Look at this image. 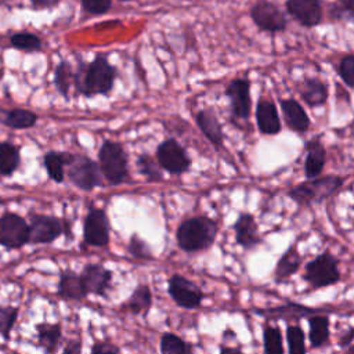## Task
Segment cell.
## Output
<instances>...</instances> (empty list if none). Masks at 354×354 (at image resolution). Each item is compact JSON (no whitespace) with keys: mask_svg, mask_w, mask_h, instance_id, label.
I'll list each match as a JSON object with an SVG mask.
<instances>
[{"mask_svg":"<svg viewBox=\"0 0 354 354\" xmlns=\"http://www.w3.org/2000/svg\"><path fill=\"white\" fill-rule=\"evenodd\" d=\"M127 250L136 259H140V260H151L152 259L151 248L137 234L131 235L129 245H127Z\"/></svg>","mask_w":354,"mask_h":354,"instance_id":"8d00e7d4","label":"cell"},{"mask_svg":"<svg viewBox=\"0 0 354 354\" xmlns=\"http://www.w3.org/2000/svg\"><path fill=\"white\" fill-rule=\"evenodd\" d=\"M160 354H194L192 346L176 333L165 332L159 342Z\"/></svg>","mask_w":354,"mask_h":354,"instance_id":"f546056e","label":"cell"},{"mask_svg":"<svg viewBox=\"0 0 354 354\" xmlns=\"http://www.w3.org/2000/svg\"><path fill=\"white\" fill-rule=\"evenodd\" d=\"M64 232V223L53 216L32 214L29 224V241L33 243H50Z\"/></svg>","mask_w":354,"mask_h":354,"instance_id":"8fae6325","label":"cell"},{"mask_svg":"<svg viewBox=\"0 0 354 354\" xmlns=\"http://www.w3.org/2000/svg\"><path fill=\"white\" fill-rule=\"evenodd\" d=\"M344 354H354V344L348 346V348L346 350V353H344Z\"/></svg>","mask_w":354,"mask_h":354,"instance_id":"7dc6e473","label":"cell"},{"mask_svg":"<svg viewBox=\"0 0 354 354\" xmlns=\"http://www.w3.org/2000/svg\"><path fill=\"white\" fill-rule=\"evenodd\" d=\"M195 120L203 136L217 148L223 147L224 134L217 116L210 109H202L195 115Z\"/></svg>","mask_w":354,"mask_h":354,"instance_id":"ffe728a7","label":"cell"},{"mask_svg":"<svg viewBox=\"0 0 354 354\" xmlns=\"http://www.w3.org/2000/svg\"><path fill=\"white\" fill-rule=\"evenodd\" d=\"M84 242L90 246L102 248L109 243V221L104 210L91 209L84 218Z\"/></svg>","mask_w":354,"mask_h":354,"instance_id":"30bf717a","label":"cell"},{"mask_svg":"<svg viewBox=\"0 0 354 354\" xmlns=\"http://www.w3.org/2000/svg\"><path fill=\"white\" fill-rule=\"evenodd\" d=\"M286 10L304 26H315L322 21L319 0H288Z\"/></svg>","mask_w":354,"mask_h":354,"instance_id":"2e32d148","label":"cell"},{"mask_svg":"<svg viewBox=\"0 0 354 354\" xmlns=\"http://www.w3.org/2000/svg\"><path fill=\"white\" fill-rule=\"evenodd\" d=\"M19 165V149L8 142H0V174H12Z\"/></svg>","mask_w":354,"mask_h":354,"instance_id":"4dcf8cb0","label":"cell"},{"mask_svg":"<svg viewBox=\"0 0 354 354\" xmlns=\"http://www.w3.org/2000/svg\"><path fill=\"white\" fill-rule=\"evenodd\" d=\"M353 337H354V329L348 330L347 333H344V335L342 336L340 344H342V346H348V344H350V342L353 340Z\"/></svg>","mask_w":354,"mask_h":354,"instance_id":"bcb514c9","label":"cell"},{"mask_svg":"<svg viewBox=\"0 0 354 354\" xmlns=\"http://www.w3.org/2000/svg\"><path fill=\"white\" fill-rule=\"evenodd\" d=\"M263 344L264 354H283L282 335L278 326L267 324L263 329Z\"/></svg>","mask_w":354,"mask_h":354,"instance_id":"1f68e13d","label":"cell"},{"mask_svg":"<svg viewBox=\"0 0 354 354\" xmlns=\"http://www.w3.org/2000/svg\"><path fill=\"white\" fill-rule=\"evenodd\" d=\"M156 160L163 170L173 176H181L191 166V159L185 148L174 138L165 140L158 145Z\"/></svg>","mask_w":354,"mask_h":354,"instance_id":"52a82bcc","label":"cell"},{"mask_svg":"<svg viewBox=\"0 0 354 354\" xmlns=\"http://www.w3.org/2000/svg\"><path fill=\"white\" fill-rule=\"evenodd\" d=\"M73 79H75V73L72 72V68L68 62L62 61L58 64V66L55 68V73H54V83H55V87L58 88V91L68 97V93H69V88H71V84L73 83Z\"/></svg>","mask_w":354,"mask_h":354,"instance_id":"836d02e7","label":"cell"},{"mask_svg":"<svg viewBox=\"0 0 354 354\" xmlns=\"http://www.w3.org/2000/svg\"><path fill=\"white\" fill-rule=\"evenodd\" d=\"M10 44L18 50L25 51H37L43 47V43L39 36L28 32H19L10 37Z\"/></svg>","mask_w":354,"mask_h":354,"instance_id":"d590c367","label":"cell"},{"mask_svg":"<svg viewBox=\"0 0 354 354\" xmlns=\"http://www.w3.org/2000/svg\"><path fill=\"white\" fill-rule=\"evenodd\" d=\"M101 174L102 173H101L100 165L84 155L72 153L66 165L68 178L75 187L83 191H91L93 188L101 185V181H102Z\"/></svg>","mask_w":354,"mask_h":354,"instance_id":"8992f818","label":"cell"},{"mask_svg":"<svg viewBox=\"0 0 354 354\" xmlns=\"http://www.w3.org/2000/svg\"><path fill=\"white\" fill-rule=\"evenodd\" d=\"M137 167L140 170V173L152 183H158L163 180V174H162V167L159 166L158 160H155L152 156L144 153L141 156H138L137 159Z\"/></svg>","mask_w":354,"mask_h":354,"instance_id":"d6a6232c","label":"cell"},{"mask_svg":"<svg viewBox=\"0 0 354 354\" xmlns=\"http://www.w3.org/2000/svg\"><path fill=\"white\" fill-rule=\"evenodd\" d=\"M58 295L65 300H82L87 296L80 275H76L71 271L61 274L58 282Z\"/></svg>","mask_w":354,"mask_h":354,"instance_id":"cb8c5ba5","label":"cell"},{"mask_svg":"<svg viewBox=\"0 0 354 354\" xmlns=\"http://www.w3.org/2000/svg\"><path fill=\"white\" fill-rule=\"evenodd\" d=\"M80 279L87 295L105 296L111 289L112 272L101 264H87L80 274Z\"/></svg>","mask_w":354,"mask_h":354,"instance_id":"4fadbf2b","label":"cell"},{"mask_svg":"<svg viewBox=\"0 0 354 354\" xmlns=\"http://www.w3.org/2000/svg\"><path fill=\"white\" fill-rule=\"evenodd\" d=\"M257 127L263 134L274 136L281 130V120L275 104L271 100L261 98L256 106Z\"/></svg>","mask_w":354,"mask_h":354,"instance_id":"e0dca14e","label":"cell"},{"mask_svg":"<svg viewBox=\"0 0 354 354\" xmlns=\"http://www.w3.org/2000/svg\"><path fill=\"white\" fill-rule=\"evenodd\" d=\"M259 314L275 319V318H301L306 315H314L318 313V310L314 308H308L304 307L299 303H288L285 306L281 307H275V308H267V310H259Z\"/></svg>","mask_w":354,"mask_h":354,"instance_id":"484cf974","label":"cell"},{"mask_svg":"<svg viewBox=\"0 0 354 354\" xmlns=\"http://www.w3.org/2000/svg\"><path fill=\"white\" fill-rule=\"evenodd\" d=\"M218 354H245L241 348L238 347H230V346H221Z\"/></svg>","mask_w":354,"mask_h":354,"instance_id":"f6af8a7d","label":"cell"},{"mask_svg":"<svg viewBox=\"0 0 354 354\" xmlns=\"http://www.w3.org/2000/svg\"><path fill=\"white\" fill-rule=\"evenodd\" d=\"M339 10L346 11L348 14H354V0H337Z\"/></svg>","mask_w":354,"mask_h":354,"instance_id":"ee69618b","label":"cell"},{"mask_svg":"<svg viewBox=\"0 0 354 354\" xmlns=\"http://www.w3.org/2000/svg\"><path fill=\"white\" fill-rule=\"evenodd\" d=\"M301 266V256L296 246H290L285 250V253L278 259L274 268V281L281 283L290 278Z\"/></svg>","mask_w":354,"mask_h":354,"instance_id":"44dd1931","label":"cell"},{"mask_svg":"<svg viewBox=\"0 0 354 354\" xmlns=\"http://www.w3.org/2000/svg\"><path fill=\"white\" fill-rule=\"evenodd\" d=\"M100 169L109 184H122L129 176L127 155L123 147L115 141H104L98 152Z\"/></svg>","mask_w":354,"mask_h":354,"instance_id":"5b68a950","label":"cell"},{"mask_svg":"<svg viewBox=\"0 0 354 354\" xmlns=\"http://www.w3.org/2000/svg\"><path fill=\"white\" fill-rule=\"evenodd\" d=\"M18 310L15 307H0V335L8 340L10 332L17 321Z\"/></svg>","mask_w":354,"mask_h":354,"instance_id":"74e56055","label":"cell"},{"mask_svg":"<svg viewBox=\"0 0 354 354\" xmlns=\"http://www.w3.org/2000/svg\"><path fill=\"white\" fill-rule=\"evenodd\" d=\"M167 292L173 301L183 308L194 310L201 307L205 295L195 282L180 274H173L167 281Z\"/></svg>","mask_w":354,"mask_h":354,"instance_id":"ba28073f","label":"cell"},{"mask_svg":"<svg viewBox=\"0 0 354 354\" xmlns=\"http://www.w3.org/2000/svg\"><path fill=\"white\" fill-rule=\"evenodd\" d=\"M72 153L50 151L44 155V166L48 177L55 183H62L65 178V166L68 165Z\"/></svg>","mask_w":354,"mask_h":354,"instance_id":"4316f807","label":"cell"},{"mask_svg":"<svg viewBox=\"0 0 354 354\" xmlns=\"http://www.w3.org/2000/svg\"><path fill=\"white\" fill-rule=\"evenodd\" d=\"M91 354H122L119 347L109 342H97L91 347Z\"/></svg>","mask_w":354,"mask_h":354,"instance_id":"60d3db41","label":"cell"},{"mask_svg":"<svg viewBox=\"0 0 354 354\" xmlns=\"http://www.w3.org/2000/svg\"><path fill=\"white\" fill-rule=\"evenodd\" d=\"M62 354H82V340L80 339H71Z\"/></svg>","mask_w":354,"mask_h":354,"instance_id":"b9f144b4","label":"cell"},{"mask_svg":"<svg viewBox=\"0 0 354 354\" xmlns=\"http://www.w3.org/2000/svg\"><path fill=\"white\" fill-rule=\"evenodd\" d=\"M250 17L253 22L266 32H281L286 28L283 12L270 1H257L250 10Z\"/></svg>","mask_w":354,"mask_h":354,"instance_id":"7c38bea8","label":"cell"},{"mask_svg":"<svg viewBox=\"0 0 354 354\" xmlns=\"http://www.w3.org/2000/svg\"><path fill=\"white\" fill-rule=\"evenodd\" d=\"M218 234L217 223L207 216H194L185 218L177 228L176 239L181 250L198 253L207 250Z\"/></svg>","mask_w":354,"mask_h":354,"instance_id":"6da1fadb","label":"cell"},{"mask_svg":"<svg viewBox=\"0 0 354 354\" xmlns=\"http://www.w3.org/2000/svg\"><path fill=\"white\" fill-rule=\"evenodd\" d=\"M235 234V242L245 250H252L261 243L257 223L252 213L242 212L232 225Z\"/></svg>","mask_w":354,"mask_h":354,"instance_id":"9a60e30c","label":"cell"},{"mask_svg":"<svg viewBox=\"0 0 354 354\" xmlns=\"http://www.w3.org/2000/svg\"><path fill=\"white\" fill-rule=\"evenodd\" d=\"M36 332H37V340H39L40 347L47 354H54L57 351V347H58L61 336H62L61 325L41 322V324H37Z\"/></svg>","mask_w":354,"mask_h":354,"instance_id":"d4e9b609","label":"cell"},{"mask_svg":"<svg viewBox=\"0 0 354 354\" xmlns=\"http://www.w3.org/2000/svg\"><path fill=\"white\" fill-rule=\"evenodd\" d=\"M249 88L250 83L246 79H235L227 86L225 94L230 98L232 113L238 119H248L250 115L252 100Z\"/></svg>","mask_w":354,"mask_h":354,"instance_id":"5bb4252c","label":"cell"},{"mask_svg":"<svg viewBox=\"0 0 354 354\" xmlns=\"http://www.w3.org/2000/svg\"><path fill=\"white\" fill-rule=\"evenodd\" d=\"M326 162V151L318 138H313L306 144V160H304V174L306 178L318 177Z\"/></svg>","mask_w":354,"mask_h":354,"instance_id":"ac0fdd59","label":"cell"},{"mask_svg":"<svg viewBox=\"0 0 354 354\" xmlns=\"http://www.w3.org/2000/svg\"><path fill=\"white\" fill-rule=\"evenodd\" d=\"M84 11L90 14H105L111 8V0H80Z\"/></svg>","mask_w":354,"mask_h":354,"instance_id":"ab89813d","label":"cell"},{"mask_svg":"<svg viewBox=\"0 0 354 354\" xmlns=\"http://www.w3.org/2000/svg\"><path fill=\"white\" fill-rule=\"evenodd\" d=\"M339 75L347 86L354 87V55H347L340 61Z\"/></svg>","mask_w":354,"mask_h":354,"instance_id":"f35d334b","label":"cell"},{"mask_svg":"<svg viewBox=\"0 0 354 354\" xmlns=\"http://www.w3.org/2000/svg\"><path fill=\"white\" fill-rule=\"evenodd\" d=\"M29 241V224L15 213L0 217V245L7 249H18Z\"/></svg>","mask_w":354,"mask_h":354,"instance_id":"9c48e42d","label":"cell"},{"mask_svg":"<svg viewBox=\"0 0 354 354\" xmlns=\"http://www.w3.org/2000/svg\"><path fill=\"white\" fill-rule=\"evenodd\" d=\"M301 98L311 106L322 105L328 98L326 86L319 79H307L304 80L300 88Z\"/></svg>","mask_w":354,"mask_h":354,"instance_id":"f1b7e54d","label":"cell"},{"mask_svg":"<svg viewBox=\"0 0 354 354\" xmlns=\"http://www.w3.org/2000/svg\"><path fill=\"white\" fill-rule=\"evenodd\" d=\"M116 77L115 68L102 55H97L88 65L80 66L75 73L73 83L76 90L86 95L93 97L97 94H108Z\"/></svg>","mask_w":354,"mask_h":354,"instance_id":"7a4b0ae2","label":"cell"},{"mask_svg":"<svg viewBox=\"0 0 354 354\" xmlns=\"http://www.w3.org/2000/svg\"><path fill=\"white\" fill-rule=\"evenodd\" d=\"M343 183L344 180L337 176H318L290 188L288 196L300 206H311L329 199L342 188Z\"/></svg>","mask_w":354,"mask_h":354,"instance_id":"3957f363","label":"cell"},{"mask_svg":"<svg viewBox=\"0 0 354 354\" xmlns=\"http://www.w3.org/2000/svg\"><path fill=\"white\" fill-rule=\"evenodd\" d=\"M281 108L283 113L285 123L289 129L297 131V133H304L310 127V118L303 109V106L292 98L282 100L281 101Z\"/></svg>","mask_w":354,"mask_h":354,"instance_id":"d6986e66","label":"cell"},{"mask_svg":"<svg viewBox=\"0 0 354 354\" xmlns=\"http://www.w3.org/2000/svg\"><path fill=\"white\" fill-rule=\"evenodd\" d=\"M152 304V292L148 285H138L127 301L123 304V308L129 313L137 315L141 313H147Z\"/></svg>","mask_w":354,"mask_h":354,"instance_id":"83f0119b","label":"cell"},{"mask_svg":"<svg viewBox=\"0 0 354 354\" xmlns=\"http://www.w3.org/2000/svg\"><path fill=\"white\" fill-rule=\"evenodd\" d=\"M120 1H130V0H120Z\"/></svg>","mask_w":354,"mask_h":354,"instance_id":"c3c4849f","label":"cell"},{"mask_svg":"<svg viewBox=\"0 0 354 354\" xmlns=\"http://www.w3.org/2000/svg\"><path fill=\"white\" fill-rule=\"evenodd\" d=\"M37 115L28 109L14 108V109H1L0 108V123L6 124L7 127H11L14 130H22L29 129L36 124Z\"/></svg>","mask_w":354,"mask_h":354,"instance_id":"7402d4cb","label":"cell"},{"mask_svg":"<svg viewBox=\"0 0 354 354\" xmlns=\"http://www.w3.org/2000/svg\"><path fill=\"white\" fill-rule=\"evenodd\" d=\"M303 279L313 289H321L337 283L340 281L339 259L330 252H324L315 256L304 266Z\"/></svg>","mask_w":354,"mask_h":354,"instance_id":"277c9868","label":"cell"},{"mask_svg":"<svg viewBox=\"0 0 354 354\" xmlns=\"http://www.w3.org/2000/svg\"><path fill=\"white\" fill-rule=\"evenodd\" d=\"M286 342L289 354H307L304 332L299 325H289L286 328Z\"/></svg>","mask_w":354,"mask_h":354,"instance_id":"e575fe53","label":"cell"},{"mask_svg":"<svg viewBox=\"0 0 354 354\" xmlns=\"http://www.w3.org/2000/svg\"><path fill=\"white\" fill-rule=\"evenodd\" d=\"M330 329L326 315H310L308 318V340L313 348H321L329 343Z\"/></svg>","mask_w":354,"mask_h":354,"instance_id":"603a6c76","label":"cell"},{"mask_svg":"<svg viewBox=\"0 0 354 354\" xmlns=\"http://www.w3.org/2000/svg\"><path fill=\"white\" fill-rule=\"evenodd\" d=\"M36 8H51L58 4L59 0H30Z\"/></svg>","mask_w":354,"mask_h":354,"instance_id":"7bdbcfd3","label":"cell"}]
</instances>
